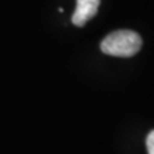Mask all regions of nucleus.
Returning a JSON list of instances; mask_svg holds the SVG:
<instances>
[{
  "label": "nucleus",
  "instance_id": "nucleus-1",
  "mask_svg": "<svg viewBox=\"0 0 154 154\" xmlns=\"http://www.w3.org/2000/svg\"><path fill=\"white\" fill-rule=\"evenodd\" d=\"M141 37L131 30H118L103 38L100 49L104 54L128 58L135 55L141 48Z\"/></svg>",
  "mask_w": 154,
  "mask_h": 154
},
{
  "label": "nucleus",
  "instance_id": "nucleus-2",
  "mask_svg": "<svg viewBox=\"0 0 154 154\" xmlns=\"http://www.w3.org/2000/svg\"><path fill=\"white\" fill-rule=\"evenodd\" d=\"M76 2L77 5L72 16V23L77 27H82L98 13L100 0H76Z\"/></svg>",
  "mask_w": 154,
  "mask_h": 154
},
{
  "label": "nucleus",
  "instance_id": "nucleus-3",
  "mask_svg": "<svg viewBox=\"0 0 154 154\" xmlns=\"http://www.w3.org/2000/svg\"><path fill=\"white\" fill-rule=\"evenodd\" d=\"M146 149L148 154H154V130L149 132L146 136Z\"/></svg>",
  "mask_w": 154,
  "mask_h": 154
}]
</instances>
